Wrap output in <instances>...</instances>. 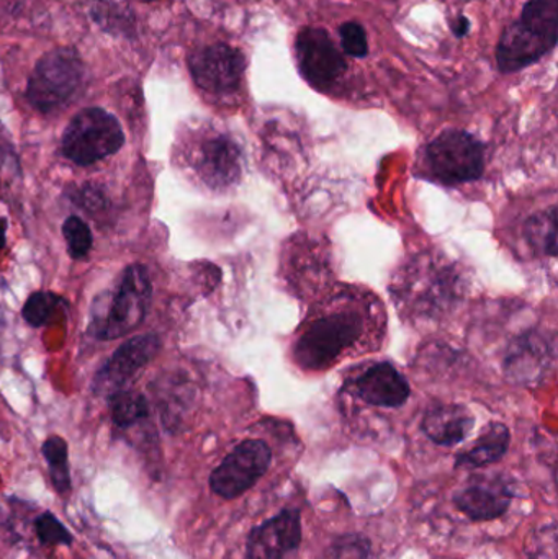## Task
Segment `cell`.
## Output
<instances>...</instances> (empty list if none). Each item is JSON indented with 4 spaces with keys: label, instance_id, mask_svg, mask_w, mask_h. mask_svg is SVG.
<instances>
[{
    "label": "cell",
    "instance_id": "27",
    "mask_svg": "<svg viewBox=\"0 0 558 559\" xmlns=\"http://www.w3.org/2000/svg\"><path fill=\"white\" fill-rule=\"evenodd\" d=\"M72 200H74L75 205L91 213L100 212L107 205L104 193L95 189V187H82V189L75 190Z\"/></svg>",
    "mask_w": 558,
    "mask_h": 559
},
{
    "label": "cell",
    "instance_id": "9",
    "mask_svg": "<svg viewBox=\"0 0 558 559\" xmlns=\"http://www.w3.org/2000/svg\"><path fill=\"white\" fill-rule=\"evenodd\" d=\"M245 69L242 52L225 43L205 46L189 56V71L193 82L210 94H231L238 91Z\"/></svg>",
    "mask_w": 558,
    "mask_h": 559
},
{
    "label": "cell",
    "instance_id": "6",
    "mask_svg": "<svg viewBox=\"0 0 558 559\" xmlns=\"http://www.w3.org/2000/svg\"><path fill=\"white\" fill-rule=\"evenodd\" d=\"M124 133L120 121L104 108L79 111L62 134V154L71 163L87 167L114 156L123 147Z\"/></svg>",
    "mask_w": 558,
    "mask_h": 559
},
{
    "label": "cell",
    "instance_id": "7",
    "mask_svg": "<svg viewBox=\"0 0 558 559\" xmlns=\"http://www.w3.org/2000/svg\"><path fill=\"white\" fill-rule=\"evenodd\" d=\"M272 453L262 440H245L213 469L210 488L223 499H236L248 492L271 466Z\"/></svg>",
    "mask_w": 558,
    "mask_h": 559
},
{
    "label": "cell",
    "instance_id": "12",
    "mask_svg": "<svg viewBox=\"0 0 558 559\" xmlns=\"http://www.w3.org/2000/svg\"><path fill=\"white\" fill-rule=\"evenodd\" d=\"M300 544V511L285 509L252 528L246 545V559H287L298 550Z\"/></svg>",
    "mask_w": 558,
    "mask_h": 559
},
{
    "label": "cell",
    "instance_id": "21",
    "mask_svg": "<svg viewBox=\"0 0 558 559\" xmlns=\"http://www.w3.org/2000/svg\"><path fill=\"white\" fill-rule=\"evenodd\" d=\"M526 238L536 251L556 258L557 254V229L556 209L541 213L527 222Z\"/></svg>",
    "mask_w": 558,
    "mask_h": 559
},
{
    "label": "cell",
    "instance_id": "24",
    "mask_svg": "<svg viewBox=\"0 0 558 559\" xmlns=\"http://www.w3.org/2000/svg\"><path fill=\"white\" fill-rule=\"evenodd\" d=\"M62 236H64L69 255L75 261L84 259L91 252L92 245H94L91 228L79 216H69L66 219L64 225H62Z\"/></svg>",
    "mask_w": 558,
    "mask_h": 559
},
{
    "label": "cell",
    "instance_id": "26",
    "mask_svg": "<svg viewBox=\"0 0 558 559\" xmlns=\"http://www.w3.org/2000/svg\"><path fill=\"white\" fill-rule=\"evenodd\" d=\"M341 46L346 55L353 58H364L369 52L366 29L360 23L347 22L340 28Z\"/></svg>",
    "mask_w": 558,
    "mask_h": 559
},
{
    "label": "cell",
    "instance_id": "15",
    "mask_svg": "<svg viewBox=\"0 0 558 559\" xmlns=\"http://www.w3.org/2000/svg\"><path fill=\"white\" fill-rule=\"evenodd\" d=\"M474 424V416L467 407L461 404H439L426 413L423 430L438 445L454 447L467 439Z\"/></svg>",
    "mask_w": 558,
    "mask_h": 559
},
{
    "label": "cell",
    "instance_id": "11",
    "mask_svg": "<svg viewBox=\"0 0 558 559\" xmlns=\"http://www.w3.org/2000/svg\"><path fill=\"white\" fill-rule=\"evenodd\" d=\"M241 151L226 134L200 140L192 154V167L209 189H228L241 179Z\"/></svg>",
    "mask_w": 558,
    "mask_h": 559
},
{
    "label": "cell",
    "instance_id": "4",
    "mask_svg": "<svg viewBox=\"0 0 558 559\" xmlns=\"http://www.w3.org/2000/svg\"><path fill=\"white\" fill-rule=\"evenodd\" d=\"M85 68L74 48H56L36 62L26 84V100L39 114L68 105L84 84Z\"/></svg>",
    "mask_w": 558,
    "mask_h": 559
},
{
    "label": "cell",
    "instance_id": "10",
    "mask_svg": "<svg viewBox=\"0 0 558 559\" xmlns=\"http://www.w3.org/2000/svg\"><path fill=\"white\" fill-rule=\"evenodd\" d=\"M159 348L161 341L156 334L134 335L128 338L98 370L97 377L94 378L95 391L110 397L117 391L127 390L136 374L156 357Z\"/></svg>",
    "mask_w": 558,
    "mask_h": 559
},
{
    "label": "cell",
    "instance_id": "8",
    "mask_svg": "<svg viewBox=\"0 0 558 559\" xmlns=\"http://www.w3.org/2000/svg\"><path fill=\"white\" fill-rule=\"evenodd\" d=\"M295 58L301 78L317 91H331L347 71L346 59L327 29H301L295 41Z\"/></svg>",
    "mask_w": 558,
    "mask_h": 559
},
{
    "label": "cell",
    "instance_id": "1",
    "mask_svg": "<svg viewBox=\"0 0 558 559\" xmlns=\"http://www.w3.org/2000/svg\"><path fill=\"white\" fill-rule=\"evenodd\" d=\"M153 298L147 269L128 265L117 285L102 292L92 302L87 332L95 341H115L143 324Z\"/></svg>",
    "mask_w": 558,
    "mask_h": 559
},
{
    "label": "cell",
    "instance_id": "29",
    "mask_svg": "<svg viewBox=\"0 0 558 559\" xmlns=\"http://www.w3.org/2000/svg\"><path fill=\"white\" fill-rule=\"evenodd\" d=\"M7 219L0 218V251L7 246Z\"/></svg>",
    "mask_w": 558,
    "mask_h": 559
},
{
    "label": "cell",
    "instance_id": "18",
    "mask_svg": "<svg viewBox=\"0 0 558 559\" xmlns=\"http://www.w3.org/2000/svg\"><path fill=\"white\" fill-rule=\"evenodd\" d=\"M91 16L105 33L127 36V38L134 35L136 20L131 10L124 9L120 3L111 0H95L91 7Z\"/></svg>",
    "mask_w": 558,
    "mask_h": 559
},
{
    "label": "cell",
    "instance_id": "17",
    "mask_svg": "<svg viewBox=\"0 0 558 559\" xmlns=\"http://www.w3.org/2000/svg\"><path fill=\"white\" fill-rule=\"evenodd\" d=\"M510 430L503 424H490L467 452L459 453L455 468L477 469L500 462L510 449Z\"/></svg>",
    "mask_w": 558,
    "mask_h": 559
},
{
    "label": "cell",
    "instance_id": "14",
    "mask_svg": "<svg viewBox=\"0 0 558 559\" xmlns=\"http://www.w3.org/2000/svg\"><path fill=\"white\" fill-rule=\"evenodd\" d=\"M510 489L504 483L468 486L454 496V504L471 521L488 522L507 514L511 506Z\"/></svg>",
    "mask_w": 558,
    "mask_h": 559
},
{
    "label": "cell",
    "instance_id": "25",
    "mask_svg": "<svg viewBox=\"0 0 558 559\" xmlns=\"http://www.w3.org/2000/svg\"><path fill=\"white\" fill-rule=\"evenodd\" d=\"M35 531L38 535V540L41 542L45 547H58V545L72 544V535L68 528L62 525V522L56 518L51 512H43L35 521Z\"/></svg>",
    "mask_w": 558,
    "mask_h": 559
},
{
    "label": "cell",
    "instance_id": "16",
    "mask_svg": "<svg viewBox=\"0 0 558 559\" xmlns=\"http://www.w3.org/2000/svg\"><path fill=\"white\" fill-rule=\"evenodd\" d=\"M549 358L547 342L539 335L531 334L520 338L511 347L504 360V370L508 377L518 383H534L543 377L544 370H547Z\"/></svg>",
    "mask_w": 558,
    "mask_h": 559
},
{
    "label": "cell",
    "instance_id": "20",
    "mask_svg": "<svg viewBox=\"0 0 558 559\" xmlns=\"http://www.w3.org/2000/svg\"><path fill=\"white\" fill-rule=\"evenodd\" d=\"M41 453L49 466L52 488L58 495H69L71 475H69L68 443L59 436L48 437L43 443Z\"/></svg>",
    "mask_w": 558,
    "mask_h": 559
},
{
    "label": "cell",
    "instance_id": "5",
    "mask_svg": "<svg viewBox=\"0 0 558 559\" xmlns=\"http://www.w3.org/2000/svg\"><path fill=\"white\" fill-rule=\"evenodd\" d=\"M425 176L446 187L474 182L484 174V146L467 131L448 130L425 151Z\"/></svg>",
    "mask_w": 558,
    "mask_h": 559
},
{
    "label": "cell",
    "instance_id": "22",
    "mask_svg": "<svg viewBox=\"0 0 558 559\" xmlns=\"http://www.w3.org/2000/svg\"><path fill=\"white\" fill-rule=\"evenodd\" d=\"M64 306V299L52 292H35L23 305L22 316L32 328H43L55 318L59 308Z\"/></svg>",
    "mask_w": 558,
    "mask_h": 559
},
{
    "label": "cell",
    "instance_id": "2",
    "mask_svg": "<svg viewBox=\"0 0 558 559\" xmlns=\"http://www.w3.org/2000/svg\"><path fill=\"white\" fill-rule=\"evenodd\" d=\"M558 0H530L521 19L504 29L498 45V68L504 74L539 61L557 45Z\"/></svg>",
    "mask_w": 558,
    "mask_h": 559
},
{
    "label": "cell",
    "instance_id": "23",
    "mask_svg": "<svg viewBox=\"0 0 558 559\" xmlns=\"http://www.w3.org/2000/svg\"><path fill=\"white\" fill-rule=\"evenodd\" d=\"M372 544L363 534H344L331 542L323 559H372Z\"/></svg>",
    "mask_w": 558,
    "mask_h": 559
},
{
    "label": "cell",
    "instance_id": "30",
    "mask_svg": "<svg viewBox=\"0 0 558 559\" xmlns=\"http://www.w3.org/2000/svg\"><path fill=\"white\" fill-rule=\"evenodd\" d=\"M141 2H156V0H141Z\"/></svg>",
    "mask_w": 558,
    "mask_h": 559
},
{
    "label": "cell",
    "instance_id": "19",
    "mask_svg": "<svg viewBox=\"0 0 558 559\" xmlns=\"http://www.w3.org/2000/svg\"><path fill=\"white\" fill-rule=\"evenodd\" d=\"M111 420L120 429H130L150 416L146 397L138 391L121 390L108 397Z\"/></svg>",
    "mask_w": 558,
    "mask_h": 559
},
{
    "label": "cell",
    "instance_id": "3",
    "mask_svg": "<svg viewBox=\"0 0 558 559\" xmlns=\"http://www.w3.org/2000/svg\"><path fill=\"white\" fill-rule=\"evenodd\" d=\"M363 334V314L349 306H341L308 322L298 337L295 358L307 370H324L349 352Z\"/></svg>",
    "mask_w": 558,
    "mask_h": 559
},
{
    "label": "cell",
    "instance_id": "28",
    "mask_svg": "<svg viewBox=\"0 0 558 559\" xmlns=\"http://www.w3.org/2000/svg\"><path fill=\"white\" fill-rule=\"evenodd\" d=\"M468 20L465 16H459L458 25L454 26V32L458 33L459 36H464L465 33L468 32Z\"/></svg>",
    "mask_w": 558,
    "mask_h": 559
},
{
    "label": "cell",
    "instance_id": "13",
    "mask_svg": "<svg viewBox=\"0 0 558 559\" xmlns=\"http://www.w3.org/2000/svg\"><path fill=\"white\" fill-rule=\"evenodd\" d=\"M356 390L367 404L377 407H400L409 396L408 381L387 361L376 364L360 374Z\"/></svg>",
    "mask_w": 558,
    "mask_h": 559
}]
</instances>
